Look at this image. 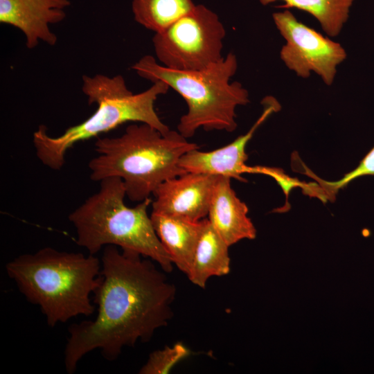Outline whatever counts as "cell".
<instances>
[{
	"instance_id": "1",
	"label": "cell",
	"mask_w": 374,
	"mask_h": 374,
	"mask_svg": "<svg viewBox=\"0 0 374 374\" xmlns=\"http://www.w3.org/2000/svg\"><path fill=\"white\" fill-rule=\"evenodd\" d=\"M134 251L107 245L101 258V280L93 292L97 315L73 323L64 352L66 372H75L80 360L98 349L114 361L124 347L149 341L172 317L176 288L148 259Z\"/></svg>"
},
{
	"instance_id": "2",
	"label": "cell",
	"mask_w": 374,
	"mask_h": 374,
	"mask_svg": "<svg viewBox=\"0 0 374 374\" xmlns=\"http://www.w3.org/2000/svg\"><path fill=\"white\" fill-rule=\"evenodd\" d=\"M100 270L95 255L51 247L20 255L6 265L9 278L28 301L39 307L51 328L94 312L91 294L100 285Z\"/></svg>"
},
{
	"instance_id": "3",
	"label": "cell",
	"mask_w": 374,
	"mask_h": 374,
	"mask_svg": "<svg viewBox=\"0 0 374 374\" xmlns=\"http://www.w3.org/2000/svg\"><path fill=\"white\" fill-rule=\"evenodd\" d=\"M199 148L178 131L166 134L148 124L129 125L120 136L98 139V153L89 163L95 181L119 177L132 202L149 198L165 181L186 173L179 165L186 152Z\"/></svg>"
},
{
	"instance_id": "4",
	"label": "cell",
	"mask_w": 374,
	"mask_h": 374,
	"mask_svg": "<svg viewBox=\"0 0 374 374\" xmlns=\"http://www.w3.org/2000/svg\"><path fill=\"white\" fill-rule=\"evenodd\" d=\"M82 80V89L88 97L89 104L98 105L96 112L58 136H50L44 125L33 134L36 155L48 168L60 170L64 164L67 150L75 143L107 132L127 122L148 124L163 134L170 132L154 109L157 98L166 93L170 88L166 82H154L147 90L134 94L127 89L121 75L112 78L101 74L93 77L84 75Z\"/></svg>"
},
{
	"instance_id": "5",
	"label": "cell",
	"mask_w": 374,
	"mask_h": 374,
	"mask_svg": "<svg viewBox=\"0 0 374 374\" xmlns=\"http://www.w3.org/2000/svg\"><path fill=\"white\" fill-rule=\"evenodd\" d=\"M126 191L116 177L100 181V190L69 215L75 229L78 245L95 255L103 246L115 245L138 252L157 262L167 273L172 271L171 257L159 239L148 208L149 198L130 208L124 202Z\"/></svg>"
},
{
	"instance_id": "6",
	"label": "cell",
	"mask_w": 374,
	"mask_h": 374,
	"mask_svg": "<svg viewBox=\"0 0 374 374\" xmlns=\"http://www.w3.org/2000/svg\"><path fill=\"white\" fill-rule=\"evenodd\" d=\"M132 68L143 78L166 82L185 100L188 112L180 118L177 131L186 139L201 127L233 132L238 125L236 107L249 103V92L242 84L230 82L238 69L237 57L231 52L201 71L171 69L151 55L143 56Z\"/></svg>"
},
{
	"instance_id": "7",
	"label": "cell",
	"mask_w": 374,
	"mask_h": 374,
	"mask_svg": "<svg viewBox=\"0 0 374 374\" xmlns=\"http://www.w3.org/2000/svg\"><path fill=\"white\" fill-rule=\"evenodd\" d=\"M226 30L218 16L204 5L195 6L152 38L163 66L183 71L204 70L220 61Z\"/></svg>"
},
{
	"instance_id": "8",
	"label": "cell",
	"mask_w": 374,
	"mask_h": 374,
	"mask_svg": "<svg viewBox=\"0 0 374 374\" xmlns=\"http://www.w3.org/2000/svg\"><path fill=\"white\" fill-rule=\"evenodd\" d=\"M274 24L286 41L280 56L285 66L303 78L316 73L330 86L337 67L346 57L344 47L299 21L288 10L272 15Z\"/></svg>"
},
{
	"instance_id": "9",
	"label": "cell",
	"mask_w": 374,
	"mask_h": 374,
	"mask_svg": "<svg viewBox=\"0 0 374 374\" xmlns=\"http://www.w3.org/2000/svg\"><path fill=\"white\" fill-rule=\"evenodd\" d=\"M218 175L186 172L169 179L155 190L154 213L199 221L208 215Z\"/></svg>"
},
{
	"instance_id": "10",
	"label": "cell",
	"mask_w": 374,
	"mask_h": 374,
	"mask_svg": "<svg viewBox=\"0 0 374 374\" xmlns=\"http://www.w3.org/2000/svg\"><path fill=\"white\" fill-rule=\"evenodd\" d=\"M262 104L264 106L262 114L246 134L212 151H199V148L192 150L181 157L179 166L186 172L225 176L240 181H247L241 176L245 172V162L248 159L246 146L260 125L280 108L273 97L265 98Z\"/></svg>"
},
{
	"instance_id": "11",
	"label": "cell",
	"mask_w": 374,
	"mask_h": 374,
	"mask_svg": "<svg viewBox=\"0 0 374 374\" xmlns=\"http://www.w3.org/2000/svg\"><path fill=\"white\" fill-rule=\"evenodd\" d=\"M69 0H0V22L21 30L28 48L39 41L54 46L57 37L49 26L63 21Z\"/></svg>"
},
{
	"instance_id": "12",
	"label": "cell",
	"mask_w": 374,
	"mask_h": 374,
	"mask_svg": "<svg viewBox=\"0 0 374 374\" xmlns=\"http://www.w3.org/2000/svg\"><path fill=\"white\" fill-rule=\"evenodd\" d=\"M231 179L219 176L207 215L211 226L229 247L256 236V228L248 216V206L237 196Z\"/></svg>"
},
{
	"instance_id": "13",
	"label": "cell",
	"mask_w": 374,
	"mask_h": 374,
	"mask_svg": "<svg viewBox=\"0 0 374 374\" xmlns=\"http://www.w3.org/2000/svg\"><path fill=\"white\" fill-rule=\"evenodd\" d=\"M154 231L177 268L188 274L205 219L191 221L152 212Z\"/></svg>"
},
{
	"instance_id": "14",
	"label": "cell",
	"mask_w": 374,
	"mask_h": 374,
	"mask_svg": "<svg viewBox=\"0 0 374 374\" xmlns=\"http://www.w3.org/2000/svg\"><path fill=\"white\" fill-rule=\"evenodd\" d=\"M229 246L211 226L205 223L194 253L187 276L194 285L204 288L212 276H222L230 271Z\"/></svg>"
},
{
	"instance_id": "15",
	"label": "cell",
	"mask_w": 374,
	"mask_h": 374,
	"mask_svg": "<svg viewBox=\"0 0 374 374\" xmlns=\"http://www.w3.org/2000/svg\"><path fill=\"white\" fill-rule=\"evenodd\" d=\"M192 0H132L134 19L155 33L161 32L193 10Z\"/></svg>"
},
{
	"instance_id": "16",
	"label": "cell",
	"mask_w": 374,
	"mask_h": 374,
	"mask_svg": "<svg viewBox=\"0 0 374 374\" xmlns=\"http://www.w3.org/2000/svg\"><path fill=\"white\" fill-rule=\"evenodd\" d=\"M266 6L282 1L281 8H296L316 18L322 29L331 37L337 36L347 21L354 0H259Z\"/></svg>"
},
{
	"instance_id": "17",
	"label": "cell",
	"mask_w": 374,
	"mask_h": 374,
	"mask_svg": "<svg viewBox=\"0 0 374 374\" xmlns=\"http://www.w3.org/2000/svg\"><path fill=\"white\" fill-rule=\"evenodd\" d=\"M190 354V350L179 342L172 347L166 346L154 350L149 355L146 363L139 370L140 374H166L180 361Z\"/></svg>"
},
{
	"instance_id": "18",
	"label": "cell",
	"mask_w": 374,
	"mask_h": 374,
	"mask_svg": "<svg viewBox=\"0 0 374 374\" xmlns=\"http://www.w3.org/2000/svg\"><path fill=\"white\" fill-rule=\"evenodd\" d=\"M365 175H374V147L361 161L357 167L335 181H328L312 177L319 184L322 190L320 194L326 200L332 201L338 191L346 187L353 180Z\"/></svg>"
}]
</instances>
